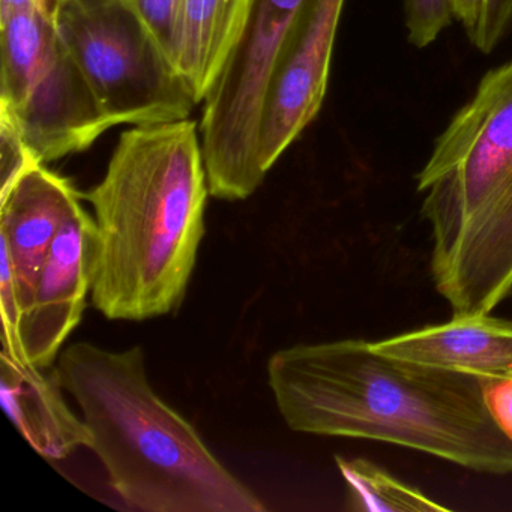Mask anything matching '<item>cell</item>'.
I'll return each mask as SVG.
<instances>
[{
  "label": "cell",
  "mask_w": 512,
  "mask_h": 512,
  "mask_svg": "<svg viewBox=\"0 0 512 512\" xmlns=\"http://www.w3.org/2000/svg\"><path fill=\"white\" fill-rule=\"evenodd\" d=\"M512 29V0H484L478 29L472 43L482 53H491Z\"/></svg>",
  "instance_id": "ac0fdd59"
},
{
  "label": "cell",
  "mask_w": 512,
  "mask_h": 512,
  "mask_svg": "<svg viewBox=\"0 0 512 512\" xmlns=\"http://www.w3.org/2000/svg\"><path fill=\"white\" fill-rule=\"evenodd\" d=\"M209 191L199 127L190 118L137 125L119 137L106 175L83 194L97 223L92 304L110 320L175 311L205 236Z\"/></svg>",
  "instance_id": "7a4b0ae2"
},
{
  "label": "cell",
  "mask_w": 512,
  "mask_h": 512,
  "mask_svg": "<svg viewBox=\"0 0 512 512\" xmlns=\"http://www.w3.org/2000/svg\"><path fill=\"white\" fill-rule=\"evenodd\" d=\"M409 43L424 49L439 38L454 17L451 0H404Z\"/></svg>",
  "instance_id": "9a60e30c"
},
{
  "label": "cell",
  "mask_w": 512,
  "mask_h": 512,
  "mask_svg": "<svg viewBox=\"0 0 512 512\" xmlns=\"http://www.w3.org/2000/svg\"><path fill=\"white\" fill-rule=\"evenodd\" d=\"M251 0H182L178 71L203 103L238 44Z\"/></svg>",
  "instance_id": "4fadbf2b"
},
{
  "label": "cell",
  "mask_w": 512,
  "mask_h": 512,
  "mask_svg": "<svg viewBox=\"0 0 512 512\" xmlns=\"http://www.w3.org/2000/svg\"><path fill=\"white\" fill-rule=\"evenodd\" d=\"M97 250V223L80 206L56 235L23 316L20 343L26 364L52 368L79 325L92 292Z\"/></svg>",
  "instance_id": "9c48e42d"
},
{
  "label": "cell",
  "mask_w": 512,
  "mask_h": 512,
  "mask_svg": "<svg viewBox=\"0 0 512 512\" xmlns=\"http://www.w3.org/2000/svg\"><path fill=\"white\" fill-rule=\"evenodd\" d=\"M451 4L454 17H457L463 23L467 35L472 40L476 29H478L484 0H451Z\"/></svg>",
  "instance_id": "ffe728a7"
},
{
  "label": "cell",
  "mask_w": 512,
  "mask_h": 512,
  "mask_svg": "<svg viewBox=\"0 0 512 512\" xmlns=\"http://www.w3.org/2000/svg\"><path fill=\"white\" fill-rule=\"evenodd\" d=\"M149 28L178 68L182 0H133Z\"/></svg>",
  "instance_id": "2e32d148"
},
{
  "label": "cell",
  "mask_w": 512,
  "mask_h": 512,
  "mask_svg": "<svg viewBox=\"0 0 512 512\" xmlns=\"http://www.w3.org/2000/svg\"><path fill=\"white\" fill-rule=\"evenodd\" d=\"M431 277L452 316L490 314L512 292V61L488 71L418 175Z\"/></svg>",
  "instance_id": "277c9868"
},
{
  "label": "cell",
  "mask_w": 512,
  "mask_h": 512,
  "mask_svg": "<svg viewBox=\"0 0 512 512\" xmlns=\"http://www.w3.org/2000/svg\"><path fill=\"white\" fill-rule=\"evenodd\" d=\"M344 0H307L272 70L260 122V167L268 175L320 112Z\"/></svg>",
  "instance_id": "ba28073f"
},
{
  "label": "cell",
  "mask_w": 512,
  "mask_h": 512,
  "mask_svg": "<svg viewBox=\"0 0 512 512\" xmlns=\"http://www.w3.org/2000/svg\"><path fill=\"white\" fill-rule=\"evenodd\" d=\"M0 155H2L0 193L7 191L26 170L40 164L35 160L16 125L4 115H0Z\"/></svg>",
  "instance_id": "e0dca14e"
},
{
  "label": "cell",
  "mask_w": 512,
  "mask_h": 512,
  "mask_svg": "<svg viewBox=\"0 0 512 512\" xmlns=\"http://www.w3.org/2000/svg\"><path fill=\"white\" fill-rule=\"evenodd\" d=\"M307 0H251L244 31L203 100L200 122L211 196L244 200L262 185L260 122L272 70Z\"/></svg>",
  "instance_id": "52a82bcc"
},
{
  "label": "cell",
  "mask_w": 512,
  "mask_h": 512,
  "mask_svg": "<svg viewBox=\"0 0 512 512\" xmlns=\"http://www.w3.org/2000/svg\"><path fill=\"white\" fill-rule=\"evenodd\" d=\"M371 347L404 361L484 379L512 374V320L490 314L452 316L442 325L371 341Z\"/></svg>",
  "instance_id": "8fae6325"
},
{
  "label": "cell",
  "mask_w": 512,
  "mask_h": 512,
  "mask_svg": "<svg viewBox=\"0 0 512 512\" xmlns=\"http://www.w3.org/2000/svg\"><path fill=\"white\" fill-rule=\"evenodd\" d=\"M56 376L82 410L110 487L145 512H263L260 497L208 448L199 431L149 383L140 346L76 343Z\"/></svg>",
  "instance_id": "3957f363"
},
{
  "label": "cell",
  "mask_w": 512,
  "mask_h": 512,
  "mask_svg": "<svg viewBox=\"0 0 512 512\" xmlns=\"http://www.w3.org/2000/svg\"><path fill=\"white\" fill-rule=\"evenodd\" d=\"M50 17L113 127L190 118L196 100L133 0H53Z\"/></svg>",
  "instance_id": "5b68a950"
},
{
  "label": "cell",
  "mask_w": 512,
  "mask_h": 512,
  "mask_svg": "<svg viewBox=\"0 0 512 512\" xmlns=\"http://www.w3.org/2000/svg\"><path fill=\"white\" fill-rule=\"evenodd\" d=\"M485 397L497 424L512 439V374L485 379Z\"/></svg>",
  "instance_id": "d6986e66"
},
{
  "label": "cell",
  "mask_w": 512,
  "mask_h": 512,
  "mask_svg": "<svg viewBox=\"0 0 512 512\" xmlns=\"http://www.w3.org/2000/svg\"><path fill=\"white\" fill-rule=\"evenodd\" d=\"M349 491L350 508L370 512L445 511L448 506L436 502L413 485L377 466L367 458L335 457Z\"/></svg>",
  "instance_id": "5bb4252c"
},
{
  "label": "cell",
  "mask_w": 512,
  "mask_h": 512,
  "mask_svg": "<svg viewBox=\"0 0 512 512\" xmlns=\"http://www.w3.org/2000/svg\"><path fill=\"white\" fill-rule=\"evenodd\" d=\"M40 2L41 7H43L44 11H47L50 16V10H52L53 0H38Z\"/></svg>",
  "instance_id": "44dd1931"
},
{
  "label": "cell",
  "mask_w": 512,
  "mask_h": 512,
  "mask_svg": "<svg viewBox=\"0 0 512 512\" xmlns=\"http://www.w3.org/2000/svg\"><path fill=\"white\" fill-rule=\"evenodd\" d=\"M0 59V115L38 163L85 151L113 128L43 8L0 16Z\"/></svg>",
  "instance_id": "8992f818"
},
{
  "label": "cell",
  "mask_w": 512,
  "mask_h": 512,
  "mask_svg": "<svg viewBox=\"0 0 512 512\" xmlns=\"http://www.w3.org/2000/svg\"><path fill=\"white\" fill-rule=\"evenodd\" d=\"M82 197L68 179L44 164L26 170L0 193L2 260L16 278L23 316L34 298L50 247L68 218L82 206Z\"/></svg>",
  "instance_id": "30bf717a"
},
{
  "label": "cell",
  "mask_w": 512,
  "mask_h": 512,
  "mask_svg": "<svg viewBox=\"0 0 512 512\" xmlns=\"http://www.w3.org/2000/svg\"><path fill=\"white\" fill-rule=\"evenodd\" d=\"M2 359V400L20 433L47 458H64L80 446H91L85 421L77 418L62 397L55 368Z\"/></svg>",
  "instance_id": "7c38bea8"
},
{
  "label": "cell",
  "mask_w": 512,
  "mask_h": 512,
  "mask_svg": "<svg viewBox=\"0 0 512 512\" xmlns=\"http://www.w3.org/2000/svg\"><path fill=\"white\" fill-rule=\"evenodd\" d=\"M266 371L290 430L394 443L475 472L512 473V439L491 413L484 377L383 355L359 338L286 347Z\"/></svg>",
  "instance_id": "6da1fadb"
}]
</instances>
